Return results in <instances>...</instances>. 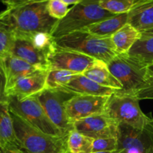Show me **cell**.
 Returning <instances> with one entry per match:
<instances>
[{
	"label": "cell",
	"instance_id": "1",
	"mask_svg": "<svg viewBox=\"0 0 153 153\" xmlns=\"http://www.w3.org/2000/svg\"><path fill=\"white\" fill-rule=\"evenodd\" d=\"M48 1L32 0L7 7L1 12L14 31L15 38L40 32L51 34L58 20L48 13Z\"/></svg>",
	"mask_w": 153,
	"mask_h": 153
},
{
	"label": "cell",
	"instance_id": "2",
	"mask_svg": "<svg viewBox=\"0 0 153 153\" xmlns=\"http://www.w3.org/2000/svg\"><path fill=\"white\" fill-rule=\"evenodd\" d=\"M54 43L61 49L80 52L106 64L117 55L111 37H98L85 29L54 39Z\"/></svg>",
	"mask_w": 153,
	"mask_h": 153
},
{
	"label": "cell",
	"instance_id": "3",
	"mask_svg": "<svg viewBox=\"0 0 153 153\" xmlns=\"http://www.w3.org/2000/svg\"><path fill=\"white\" fill-rule=\"evenodd\" d=\"M15 137L22 153H66V137L46 134L10 112Z\"/></svg>",
	"mask_w": 153,
	"mask_h": 153
},
{
	"label": "cell",
	"instance_id": "4",
	"mask_svg": "<svg viewBox=\"0 0 153 153\" xmlns=\"http://www.w3.org/2000/svg\"><path fill=\"white\" fill-rule=\"evenodd\" d=\"M114 15L104 10L99 5L98 0H82L69 9L63 19L58 20L51 36L54 39L58 38Z\"/></svg>",
	"mask_w": 153,
	"mask_h": 153
},
{
	"label": "cell",
	"instance_id": "5",
	"mask_svg": "<svg viewBox=\"0 0 153 153\" xmlns=\"http://www.w3.org/2000/svg\"><path fill=\"white\" fill-rule=\"evenodd\" d=\"M139 101L136 96L117 91L109 97L105 114L118 123L145 130L152 118L142 111Z\"/></svg>",
	"mask_w": 153,
	"mask_h": 153
},
{
	"label": "cell",
	"instance_id": "6",
	"mask_svg": "<svg viewBox=\"0 0 153 153\" xmlns=\"http://www.w3.org/2000/svg\"><path fill=\"white\" fill-rule=\"evenodd\" d=\"M107 67L122 86L120 92L134 95L147 87V67L135 61L127 54H117Z\"/></svg>",
	"mask_w": 153,
	"mask_h": 153
},
{
	"label": "cell",
	"instance_id": "7",
	"mask_svg": "<svg viewBox=\"0 0 153 153\" xmlns=\"http://www.w3.org/2000/svg\"><path fill=\"white\" fill-rule=\"evenodd\" d=\"M7 102L11 113L20 117L33 128L51 136H66L51 122L34 96L22 100L8 97Z\"/></svg>",
	"mask_w": 153,
	"mask_h": 153
},
{
	"label": "cell",
	"instance_id": "8",
	"mask_svg": "<svg viewBox=\"0 0 153 153\" xmlns=\"http://www.w3.org/2000/svg\"><path fill=\"white\" fill-rule=\"evenodd\" d=\"M74 95L58 90H43L34 95L51 122L64 134L74 129L65 111V104Z\"/></svg>",
	"mask_w": 153,
	"mask_h": 153
},
{
	"label": "cell",
	"instance_id": "9",
	"mask_svg": "<svg viewBox=\"0 0 153 153\" xmlns=\"http://www.w3.org/2000/svg\"><path fill=\"white\" fill-rule=\"evenodd\" d=\"M107 96H73L65 104L69 120L73 123L83 118L105 113Z\"/></svg>",
	"mask_w": 153,
	"mask_h": 153
},
{
	"label": "cell",
	"instance_id": "10",
	"mask_svg": "<svg viewBox=\"0 0 153 153\" xmlns=\"http://www.w3.org/2000/svg\"><path fill=\"white\" fill-rule=\"evenodd\" d=\"M47 60L49 70H63L82 74L96 59L75 51L61 49L55 45L48 55Z\"/></svg>",
	"mask_w": 153,
	"mask_h": 153
},
{
	"label": "cell",
	"instance_id": "11",
	"mask_svg": "<svg viewBox=\"0 0 153 153\" xmlns=\"http://www.w3.org/2000/svg\"><path fill=\"white\" fill-rule=\"evenodd\" d=\"M118 123L106 114L94 115L73 123L74 129L93 140L116 137Z\"/></svg>",
	"mask_w": 153,
	"mask_h": 153
},
{
	"label": "cell",
	"instance_id": "12",
	"mask_svg": "<svg viewBox=\"0 0 153 153\" xmlns=\"http://www.w3.org/2000/svg\"><path fill=\"white\" fill-rule=\"evenodd\" d=\"M116 137L118 149L124 152L136 149L142 153H147L153 148V137L147 129H137L124 124L118 123Z\"/></svg>",
	"mask_w": 153,
	"mask_h": 153
},
{
	"label": "cell",
	"instance_id": "13",
	"mask_svg": "<svg viewBox=\"0 0 153 153\" xmlns=\"http://www.w3.org/2000/svg\"><path fill=\"white\" fill-rule=\"evenodd\" d=\"M48 70H38L32 74L19 79L6 88V97H14L20 100L36 95L45 89Z\"/></svg>",
	"mask_w": 153,
	"mask_h": 153
},
{
	"label": "cell",
	"instance_id": "14",
	"mask_svg": "<svg viewBox=\"0 0 153 153\" xmlns=\"http://www.w3.org/2000/svg\"><path fill=\"white\" fill-rule=\"evenodd\" d=\"M10 55L23 60L37 70H49L47 54L38 49L28 39L15 38Z\"/></svg>",
	"mask_w": 153,
	"mask_h": 153
},
{
	"label": "cell",
	"instance_id": "15",
	"mask_svg": "<svg viewBox=\"0 0 153 153\" xmlns=\"http://www.w3.org/2000/svg\"><path fill=\"white\" fill-rule=\"evenodd\" d=\"M58 91L68 93L74 96H107L110 97L116 92L117 90L106 88L98 85L88 79L82 74H77L70 79L66 85L58 89Z\"/></svg>",
	"mask_w": 153,
	"mask_h": 153
},
{
	"label": "cell",
	"instance_id": "16",
	"mask_svg": "<svg viewBox=\"0 0 153 153\" xmlns=\"http://www.w3.org/2000/svg\"><path fill=\"white\" fill-rule=\"evenodd\" d=\"M0 147L22 153L15 137L13 120L7 102H0Z\"/></svg>",
	"mask_w": 153,
	"mask_h": 153
},
{
	"label": "cell",
	"instance_id": "17",
	"mask_svg": "<svg viewBox=\"0 0 153 153\" xmlns=\"http://www.w3.org/2000/svg\"><path fill=\"white\" fill-rule=\"evenodd\" d=\"M128 23L140 32L153 28V0H142L130 10Z\"/></svg>",
	"mask_w": 153,
	"mask_h": 153
},
{
	"label": "cell",
	"instance_id": "18",
	"mask_svg": "<svg viewBox=\"0 0 153 153\" xmlns=\"http://www.w3.org/2000/svg\"><path fill=\"white\" fill-rule=\"evenodd\" d=\"M2 60L6 74L5 90L19 79L38 70L28 63L12 55H8Z\"/></svg>",
	"mask_w": 153,
	"mask_h": 153
},
{
	"label": "cell",
	"instance_id": "19",
	"mask_svg": "<svg viewBox=\"0 0 153 153\" xmlns=\"http://www.w3.org/2000/svg\"><path fill=\"white\" fill-rule=\"evenodd\" d=\"M82 75L103 87L117 91L122 89L121 84L109 70L107 64L100 60H95L92 65L87 69Z\"/></svg>",
	"mask_w": 153,
	"mask_h": 153
},
{
	"label": "cell",
	"instance_id": "20",
	"mask_svg": "<svg viewBox=\"0 0 153 153\" xmlns=\"http://www.w3.org/2000/svg\"><path fill=\"white\" fill-rule=\"evenodd\" d=\"M126 23H128V13H120L92 24L84 29L98 37H110Z\"/></svg>",
	"mask_w": 153,
	"mask_h": 153
},
{
	"label": "cell",
	"instance_id": "21",
	"mask_svg": "<svg viewBox=\"0 0 153 153\" xmlns=\"http://www.w3.org/2000/svg\"><path fill=\"white\" fill-rule=\"evenodd\" d=\"M140 37V32L126 23L112 35L111 39L117 54H126Z\"/></svg>",
	"mask_w": 153,
	"mask_h": 153
},
{
	"label": "cell",
	"instance_id": "22",
	"mask_svg": "<svg viewBox=\"0 0 153 153\" xmlns=\"http://www.w3.org/2000/svg\"><path fill=\"white\" fill-rule=\"evenodd\" d=\"M127 54L130 58L147 67L153 63V37L140 36Z\"/></svg>",
	"mask_w": 153,
	"mask_h": 153
},
{
	"label": "cell",
	"instance_id": "23",
	"mask_svg": "<svg viewBox=\"0 0 153 153\" xmlns=\"http://www.w3.org/2000/svg\"><path fill=\"white\" fill-rule=\"evenodd\" d=\"M93 139L73 129L66 137V153H92Z\"/></svg>",
	"mask_w": 153,
	"mask_h": 153
},
{
	"label": "cell",
	"instance_id": "24",
	"mask_svg": "<svg viewBox=\"0 0 153 153\" xmlns=\"http://www.w3.org/2000/svg\"><path fill=\"white\" fill-rule=\"evenodd\" d=\"M14 40V31L0 13V59L10 55Z\"/></svg>",
	"mask_w": 153,
	"mask_h": 153
},
{
	"label": "cell",
	"instance_id": "25",
	"mask_svg": "<svg viewBox=\"0 0 153 153\" xmlns=\"http://www.w3.org/2000/svg\"><path fill=\"white\" fill-rule=\"evenodd\" d=\"M77 73L63 70L50 69L48 70L46 78V89L58 90L73 79Z\"/></svg>",
	"mask_w": 153,
	"mask_h": 153
},
{
	"label": "cell",
	"instance_id": "26",
	"mask_svg": "<svg viewBox=\"0 0 153 153\" xmlns=\"http://www.w3.org/2000/svg\"><path fill=\"white\" fill-rule=\"evenodd\" d=\"M142 0H98L99 5L112 14L128 13Z\"/></svg>",
	"mask_w": 153,
	"mask_h": 153
},
{
	"label": "cell",
	"instance_id": "27",
	"mask_svg": "<svg viewBox=\"0 0 153 153\" xmlns=\"http://www.w3.org/2000/svg\"><path fill=\"white\" fill-rule=\"evenodd\" d=\"M118 150L117 137H106L93 140L92 153L99 152H112Z\"/></svg>",
	"mask_w": 153,
	"mask_h": 153
},
{
	"label": "cell",
	"instance_id": "28",
	"mask_svg": "<svg viewBox=\"0 0 153 153\" xmlns=\"http://www.w3.org/2000/svg\"><path fill=\"white\" fill-rule=\"evenodd\" d=\"M47 10L52 18L60 20L67 15L69 8L62 0H49L47 3Z\"/></svg>",
	"mask_w": 153,
	"mask_h": 153
},
{
	"label": "cell",
	"instance_id": "29",
	"mask_svg": "<svg viewBox=\"0 0 153 153\" xmlns=\"http://www.w3.org/2000/svg\"><path fill=\"white\" fill-rule=\"evenodd\" d=\"M147 87L136 94L139 100H153V63L147 66Z\"/></svg>",
	"mask_w": 153,
	"mask_h": 153
},
{
	"label": "cell",
	"instance_id": "30",
	"mask_svg": "<svg viewBox=\"0 0 153 153\" xmlns=\"http://www.w3.org/2000/svg\"><path fill=\"white\" fill-rule=\"evenodd\" d=\"M6 74L3 60L0 59V102H7L5 94Z\"/></svg>",
	"mask_w": 153,
	"mask_h": 153
},
{
	"label": "cell",
	"instance_id": "31",
	"mask_svg": "<svg viewBox=\"0 0 153 153\" xmlns=\"http://www.w3.org/2000/svg\"><path fill=\"white\" fill-rule=\"evenodd\" d=\"M32 1V0H11L10 1V4L7 7H10V6H14V5H16V4H22V3H26L28 2V1Z\"/></svg>",
	"mask_w": 153,
	"mask_h": 153
},
{
	"label": "cell",
	"instance_id": "32",
	"mask_svg": "<svg viewBox=\"0 0 153 153\" xmlns=\"http://www.w3.org/2000/svg\"><path fill=\"white\" fill-rule=\"evenodd\" d=\"M140 36L143 37H153V28L140 32Z\"/></svg>",
	"mask_w": 153,
	"mask_h": 153
},
{
	"label": "cell",
	"instance_id": "33",
	"mask_svg": "<svg viewBox=\"0 0 153 153\" xmlns=\"http://www.w3.org/2000/svg\"><path fill=\"white\" fill-rule=\"evenodd\" d=\"M64 4H66L67 5H69V4H79L80 2L82 1V0H62Z\"/></svg>",
	"mask_w": 153,
	"mask_h": 153
},
{
	"label": "cell",
	"instance_id": "34",
	"mask_svg": "<svg viewBox=\"0 0 153 153\" xmlns=\"http://www.w3.org/2000/svg\"><path fill=\"white\" fill-rule=\"evenodd\" d=\"M146 129L148 130V131H149L150 134H152V137H153V119L152 120V121H151V123H150L149 126H148V128H147Z\"/></svg>",
	"mask_w": 153,
	"mask_h": 153
},
{
	"label": "cell",
	"instance_id": "35",
	"mask_svg": "<svg viewBox=\"0 0 153 153\" xmlns=\"http://www.w3.org/2000/svg\"><path fill=\"white\" fill-rule=\"evenodd\" d=\"M0 153H16L15 152H13L11 150H9V149H5V148L0 147Z\"/></svg>",
	"mask_w": 153,
	"mask_h": 153
},
{
	"label": "cell",
	"instance_id": "36",
	"mask_svg": "<svg viewBox=\"0 0 153 153\" xmlns=\"http://www.w3.org/2000/svg\"><path fill=\"white\" fill-rule=\"evenodd\" d=\"M93 153H125L124 150L122 149H118V150L112 151V152H93Z\"/></svg>",
	"mask_w": 153,
	"mask_h": 153
},
{
	"label": "cell",
	"instance_id": "37",
	"mask_svg": "<svg viewBox=\"0 0 153 153\" xmlns=\"http://www.w3.org/2000/svg\"><path fill=\"white\" fill-rule=\"evenodd\" d=\"M10 1H11V0H0V1L2 2L3 4H6V6H8L9 4H10Z\"/></svg>",
	"mask_w": 153,
	"mask_h": 153
},
{
	"label": "cell",
	"instance_id": "38",
	"mask_svg": "<svg viewBox=\"0 0 153 153\" xmlns=\"http://www.w3.org/2000/svg\"><path fill=\"white\" fill-rule=\"evenodd\" d=\"M147 153H153V148L152 149H150V150L148 151V152H147Z\"/></svg>",
	"mask_w": 153,
	"mask_h": 153
}]
</instances>
